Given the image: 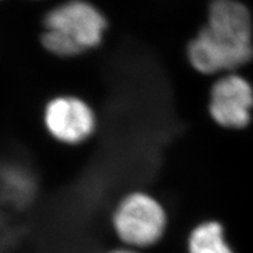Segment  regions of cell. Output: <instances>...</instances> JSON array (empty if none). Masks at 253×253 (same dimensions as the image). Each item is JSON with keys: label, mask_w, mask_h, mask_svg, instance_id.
Here are the masks:
<instances>
[{"label": "cell", "mask_w": 253, "mask_h": 253, "mask_svg": "<svg viewBox=\"0 0 253 253\" xmlns=\"http://www.w3.org/2000/svg\"><path fill=\"white\" fill-rule=\"evenodd\" d=\"M253 58V23L238 0H212L207 25L190 41V65L202 74L232 73Z\"/></svg>", "instance_id": "6da1fadb"}, {"label": "cell", "mask_w": 253, "mask_h": 253, "mask_svg": "<svg viewBox=\"0 0 253 253\" xmlns=\"http://www.w3.org/2000/svg\"><path fill=\"white\" fill-rule=\"evenodd\" d=\"M106 30L99 8L86 0H68L46 15L42 43L56 56H75L99 46Z\"/></svg>", "instance_id": "7a4b0ae2"}, {"label": "cell", "mask_w": 253, "mask_h": 253, "mask_svg": "<svg viewBox=\"0 0 253 253\" xmlns=\"http://www.w3.org/2000/svg\"><path fill=\"white\" fill-rule=\"evenodd\" d=\"M110 225L120 244L140 250L153 249L169 229V213L163 202L149 191L131 190L116 202Z\"/></svg>", "instance_id": "3957f363"}, {"label": "cell", "mask_w": 253, "mask_h": 253, "mask_svg": "<svg viewBox=\"0 0 253 253\" xmlns=\"http://www.w3.org/2000/svg\"><path fill=\"white\" fill-rule=\"evenodd\" d=\"M42 125L56 143L79 147L96 134L99 120L87 101L75 95H58L45 104Z\"/></svg>", "instance_id": "277c9868"}, {"label": "cell", "mask_w": 253, "mask_h": 253, "mask_svg": "<svg viewBox=\"0 0 253 253\" xmlns=\"http://www.w3.org/2000/svg\"><path fill=\"white\" fill-rule=\"evenodd\" d=\"M209 114L221 128L238 130L250 125L253 110L251 82L237 73H226L210 90Z\"/></svg>", "instance_id": "5b68a950"}, {"label": "cell", "mask_w": 253, "mask_h": 253, "mask_svg": "<svg viewBox=\"0 0 253 253\" xmlns=\"http://www.w3.org/2000/svg\"><path fill=\"white\" fill-rule=\"evenodd\" d=\"M186 253H236L229 243L223 224L217 219L198 221L189 231Z\"/></svg>", "instance_id": "8992f818"}, {"label": "cell", "mask_w": 253, "mask_h": 253, "mask_svg": "<svg viewBox=\"0 0 253 253\" xmlns=\"http://www.w3.org/2000/svg\"><path fill=\"white\" fill-rule=\"evenodd\" d=\"M102 253H142V251H140V250L128 248V246H125V245H120V246H115V248L107 250V251H104Z\"/></svg>", "instance_id": "52a82bcc"}]
</instances>
